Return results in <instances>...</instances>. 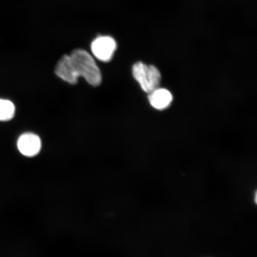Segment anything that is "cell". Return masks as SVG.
I'll use <instances>...</instances> for the list:
<instances>
[{
	"instance_id": "52a82bcc",
	"label": "cell",
	"mask_w": 257,
	"mask_h": 257,
	"mask_svg": "<svg viewBox=\"0 0 257 257\" xmlns=\"http://www.w3.org/2000/svg\"><path fill=\"white\" fill-rule=\"evenodd\" d=\"M16 107L9 99L0 98V121L11 120L15 117Z\"/></svg>"
},
{
	"instance_id": "5b68a950",
	"label": "cell",
	"mask_w": 257,
	"mask_h": 257,
	"mask_svg": "<svg viewBox=\"0 0 257 257\" xmlns=\"http://www.w3.org/2000/svg\"><path fill=\"white\" fill-rule=\"evenodd\" d=\"M55 73L56 75L70 84H76L79 78L74 67L70 56L64 55L58 62Z\"/></svg>"
},
{
	"instance_id": "6da1fadb",
	"label": "cell",
	"mask_w": 257,
	"mask_h": 257,
	"mask_svg": "<svg viewBox=\"0 0 257 257\" xmlns=\"http://www.w3.org/2000/svg\"><path fill=\"white\" fill-rule=\"evenodd\" d=\"M74 67L79 77H82L89 85L97 86L101 84L102 75L94 58L85 50L76 49L70 55Z\"/></svg>"
},
{
	"instance_id": "8992f818",
	"label": "cell",
	"mask_w": 257,
	"mask_h": 257,
	"mask_svg": "<svg viewBox=\"0 0 257 257\" xmlns=\"http://www.w3.org/2000/svg\"><path fill=\"white\" fill-rule=\"evenodd\" d=\"M150 104L154 108L163 110L171 105L173 97L168 89L158 88L149 94Z\"/></svg>"
},
{
	"instance_id": "277c9868",
	"label": "cell",
	"mask_w": 257,
	"mask_h": 257,
	"mask_svg": "<svg viewBox=\"0 0 257 257\" xmlns=\"http://www.w3.org/2000/svg\"><path fill=\"white\" fill-rule=\"evenodd\" d=\"M17 146L19 152L24 156L33 157L40 152L41 141L37 135L25 133L18 138Z\"/></svg>"
},
{
	"instance_id": "3957f363",
	"label": "cell",
	"mask_w": 257,
	"mask_h": 257,
	"mask_svg": "<svg viewBox=\"0 0 257 257\" xmlns=\"http://www.w3.org/2000/svg\"><path fill=\"white\" fill-rule=\"evenodd\" d=\"M116 48V42L108 36L96 38L91 44L93 54L96 59L103 62H108L111 60Z\"/></svg>"
},
{
	"instance_id": "7a4b0ae2",
	"label": "cell",
	"mask_w": 257,
	"mask_h": 257,
	"mask_svg": "<svg viewBox=\"0 0 257 257\" xmlns=\"http://www.w3.org/2000/svg\"><path fill=\"white\" fill-rule=\"evenodd\" d=\"M133 74L141 89L147 94L160 87L162 75L156 66L137 62L133 67Z\"/></svg>"
}]
</instances>
